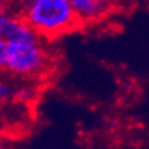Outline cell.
<instances>
[{
  "instance_id": "obj_1",
  "label": "cell",
  "mask_w": 149,
  "mask_h": 149,
  "mask_svg": "<svg viewBox=\"0 0 149 149\" xmlns=\"http://www.w3.org/2000/svg\"><path fill=\"white\" fill-rule=\"evenodd\" d=\"M16 12L43 40H53L83 25L69 0H25Z\"/></svg>"
},
{
  "instance_id": "obj_2",
  "label": "cell",
  "mask_w": 149,
  "mask_h": 149,
  "mask_svg": "<svg viewBox=\"0 0 149 149\" xmlns=\"http://www.w3.org/2000/svg\"><path fill=\"white\" fill-rule=\"evenodd\" d=\"M51 67V55L43 39L8 41L4 72L13 77L32 80L47 73Z\"/></svg>"
},
{
  "instance_id": "obj_3",
  "label": "cell",
  "mask_w": 149,
  "mask_h": 149,
  "mask_svg": "<svg viewBox=\"0 0 149 149\" xmlns=\"http://www.w3.org/2000/svg\"><path fill=\"white\" fill-rule=\"evenodd\" d=\"M4 39L7 41H17V40H35V39H41V37L35 32L33 28L28 24L16 11H12V15H11V19H9Z\"/></svg>"
},
{
  "instance_id": "obj_4",
  "label": "cell",
  "mask_w": 149,
  "mask_h": 149,
  "mask_svg": "<svg viewBox=\"0 0 149 149\" xmlns=\"http://www.w3.org/2000/svg\"><path fill=\"white\" fill-rule=\"evenodd\" d=\"M69 3L73 7L74 12L77 13L83 24L100 20L109 11L108 8L101 6L97 0H69Z\"/></svg>"
},
{
  "instance_id": "obj_5",
  "label": "cell",
  "mask_w": 149,
  "mask_h": 149,
  "mask_svg": "<svg viewBox=\"0 0 149 149\" xmlns=\"http://www.w3.org/2000/svg\"><path fill=\"white\" fill-rule=\"evenodd\" d=\"M36 96L35 88L32 85H17L15 87L13 92V99L19 100L22 102H31Z\"/></svg>"
},
{
  "instance_id": "obj_6",
  "label": "cell",
  "mask_w": 149,
  "mask_h": 149,
  "mask_svg": "<svg viewBox=\"0 0 149 149\" xmlns=\"http://www.w3.org/2000/svg\"><path fill=\"white\" fill-rule=\"evenodd\" d=\"M13 92H15V85L6 79H0V108L6 101L13 99Z\"/></svg>"
},
{
  "instance_id": "obj_7",
  "label": "cell",
  "mask_w": 149,
  "mask_h": 149,
  "mask_svg": "<svg viewBox=\"0 0 149 149\" xmlns=\"http://www.w3.org/2000/svg\"><path fill=\"white\" fill-rule=\"evenodd\" d=\"M7 52H8V41L0 36V71H4L6 68Z\"/></svg>"
},
{
  "instance_id": "obj_8",
  "label": "cell",
  "mask_w": 149,
  "mask_h": 149,
  "mask_svg": "<svg viewBox=\"0 0 149 149\" xmlns=\"http://www.w3.org/2000/svg\"><path fill=\"white\" fill-rule=\"evenodd\" d=\"M101 6H104L105 8H108V9H112L113 7H116L118 4V1L120 0H97Z\"/></svg>"
},
{
  "instance_id": "obj_9",
  "label": "cell",
  "mask_w": 149,
  "mask_h": 149,
  "mask_svg": "<svg viewBox=\"0 0 149 149\" xmlns=\"http://www.w3.org/2000/svg\"><path fill=\"white\" fill-rule=\"evenodd\" d=\"M25 3V0H9V9L17 11L19 7H22Z\"/></svg>"
},
{
  "instance_id": "obj_10",
  "label": "cell",
  "mask_w": 149,
  "mask_h": 149,
  "mask_svg": "<svg viewBox=\"0 0 149 149\" xmlns=\"http://www.w3.org/2000/svg\"><path fill=\"white\" fill-rule=\"evenodd\" d=\"M0 8H9V0H0Z\"/></svg>"
},
{
  "instance_id": "obj_11",
  "label": "cell",
  "mask_w": 149,
  "mask_h": 149,
  "mask_svg": "<svg viewBox=\"0 0 149 149\" xmlns=\"http://www.w3.org/2000/svg\"><path fill=\"white\" fill-rule=\"evenodd\" d=\"M0 149H12V148H7V146H4V145H1V144H0Z\"/></svg>"
},
{
  "instance_id": "obj_12",
  "label": "cell",
  "mask_w": 149,
  "mask_h": 149,
  "mask_svg": "<svg viewBox=\"0 0 149 149\" xmlns=\"http://www.w3.org/2000/svg\"><path fill=\"white\" fill-rule=\"evenodd\" d=\"M1 11H3V8H0V12H1Z\"/></svg>"
}]
</instances>
